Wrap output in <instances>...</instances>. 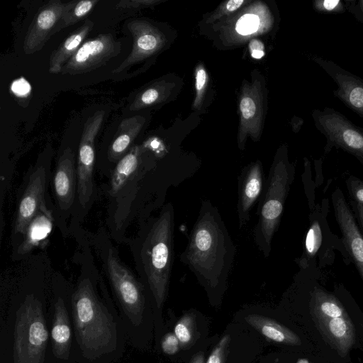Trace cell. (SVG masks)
<instances>
[{
  "label": "cell",
  "mask_w": 363,
  "mask_h": 363,
  "mask_svg": "<svg viewBox=\"0 0 363 363\" xmlns=\"http://www.w3.org/2000/svg\"><path fill=\"white\" fill-rule=\"evenodd\" d=\"M98 2L97 0H74L72 6L64 13L54 28L52 35L60 30L77 23L90 13Z\"/></svg>",
  "instance_id": "28"
},
{
  "label": "cell",
  "mask_w": 363,
  "mask_h": 363,
  "mask_svg": "<svg viewBox=\"0 0 363 363\" xmlns=\"http://www.w3.org/2000/svg\"><path fill=\"white\" fill-rule=\"evenodd\" d=\"M74 0L64 3L52 0L45 4L33 19L23 41V51L27 55L42 50L52 36V33Z\"/></svg>",
  "instance_id": "12"
},
{
  "label": "cell",
  "mask_w": 363,
  "mask_h": 363,
  "mask_svg": "<svg viewBox=\"0 0 363 363\" xmlns=\"http://www.w3.org/2000/svg\"><path fill=\"white\" fill-rule=\"evenodd\" d=\"M174 84L160 80L139 92L130 106V111H138L164 101L173 90Z\"/></svg>",
  "instance_id": "26"
},
{
  "label": "cell",
  "mask_w": 363,
  "mask_h": 363,
  "mask_svg": "<svg viewBox=\"0 0 363 363\" xmlns=\"http://www.w3.org/2000/svg\"><path fill=\"white\" fill-rule=\"evenodd\" d=\"M174 335L182 345L190 343L193 338V319L189 315H185L177 322L174 326Z\"/></svg>",
  "instance_id": "30"
},
{
  "label": "cell",
  "mask_w": 363,
  "mask_h": 363,
  "mask_svg": "<svg viewBox=\"0 0 363 363\" xmlns=\"http://www.w3.org/2000/svg\"><path fill=\"white\" fill-rule=\"evenodd\" d=\"M74 336L86 362H108L119 356L125 329L114 308L99 297L91 281L82 280L71 298Z\"/></svg>",
  "instance_id": "1"
},
{
  "label": "cell",
  "mask_w": 363,
  "mask_h": 363,
  "mask_svg": "<svg viewBox=\"0 0 363 363\" xmlns=\"http://www.w3.org/2000/svg\"><path fill=\"white\" fill-rule=\"evenodd\" d=\"M315 126L326 138L325 154L333 147L340 148L354 156L363 164V128L353 123L333 108L314 109Z\"/></svg>",
  "instance_id": "7"
},
{
  "label": "cell",
  "mask_w": 363,
  "mask_h": 363,
  "mask_svg": "<svg viewBox=\"0 0 363 363\" xmlns=\"http://www.w3.org/2000/svg\"><path fill=\"white\" fill-rule=\"evenodd\" d=\"M13 335L14 363H44L48 331L42 303L33 295L17 310Z\"/></svg>",
  "instance_id": "5"
},
{
  "label": "cell",
  "mask_w": 363,
  "mask_h": 363,
  "mask_svg": "<svg viewBox=\"0 0 363 363\" xmlns=\"http://www.w3.org/2000/svg\"><path fill=\"white\" fill-rule=\"evenodd\" d=\"M264 85L260 78L252 83L245 82L242 86L239 108L240 123L238 145L243 150L246 140L250 136L254 140L260 138L264 115Z\"/></svg>",
  "instance_id": "10"
},
{
  "label": "cell",
  "mask_w": 363,
  "mask_h": 363,
  "mask_svg": "<svg viewBox=\"0 0 363 363\" xmlns=\"http://www.w3.org/2000/svg\"><path fill=\"white\" fill-rule=\"evenodd\" d=\"M258 18L256 15L246 14L240 18L237 23V30L239 33H249L257 30Z\"/></svg>",
  "instance_id": "35"
},
{
  "label": "cell",
  "mask_w": 363,
  "mask_h": 363,
  "mask_svg": "<svg viewBox=\"0 0 363 363\" xmlns=\"http://www.w3.org/2000/svg\"><path fill=\"white\" fill-rule=\"evenodd\" d=\"M311 311L315 320L347 315L340 301L333 294L315 287L311 298Z\"/></svg>",
  "instance_id": "25"
},
{
  "label": "cell",
  "mask_w": 363,
  "mask_h": 363,
  "mask_svg": "<svg viewBox=\"0 0 363 363\" xmlns=\"http://www.w3.org/2000/svg\"><path fill=\"white\" fill-rule=\"evenodd\" d=\"M121 43L111 33L101 34L84 43L62 67L63 75L82 74L96 69L116 57Z\"/></svg>",
  "instance_id": "8"
},
{
  "label": "cell",
  "mask_w": 363,
  "mask_h": 363,
  "mask_svg": "<svg viewBox=\"0 0 363 363\" xmlns=\"http://www.w3.org/2000/svg\"><path fill=\"white\" fill-rule=\"evenodd\" d=\"M141 154V147L135 145L119 160L111 178V195H116L135 173L140 164Z\"/></svg>",
  "instance_id": "24"
},
{
  "label": "cell",
  "mask_w": 363,
  "mask_h": 363,
  "mask_svg": "<svg viewBox=\"0 0 363 363\" xmlns=\"http://www.w3.org/2000/svg\"><path fill=\"white\" fill-rule=\"evenodd\" d=\"M263 169L259 161L245 168L238 179V214L239 228L250 219V212L263 191L264 183Z\"/></svg>",
  "instance_id": "16"
},
{
  "label": "cell",
  "mask_w": 363,
  "mask_h": 363,
  "mask_svg": "<svg viewBox=\"0 0 363 363\" xmlns=\"http://www.w3.org/2000/svg\"><path fill=\"white\" fill-rule=\"evenodd\" d=\"M11 91L17 96H26L30 91L29 83L23 78L15 80L11 86Z\"/></svg>",
  "instance_id": "39"
},
{
  "label": "cell",
  "mask_w": 363,
  "mask_h": 363,
  "mask_svg": "<svg viewBox=\"0 0 363 363\" xmlns=\"http://www.w3.org/2000/svg\"><path fill=\"white\" fill-rule=\"evenodd\" d=\"M246 1L244 0H229L224 2L216 12L210 16L208 20V23L213 22L215 20L229 14L238 9Z\"/></svg>",
  "instance_id": "34"
},
{
  "label": "cell",
  "mask_w": 363,
  "mask_h": 363,
  "mask_svg": "<svg viewBox=\"0 0 363 363\" xmlns=\"http://www.w3.org/2000/svg\"><path fill=\"white\" fill-rule=\"evenodd\" d=\"M46 171L45 167H38L30 174L26 187L17 207L14 224V233L23 234L45 202Z\"/></svg>",
  "instance_id": "15"
},
{
  "label": "cell",
  "mask_w": 363,
  "mask_h": 363,
  "mask_svg": "<svg viewBox=\"0 0 363 363\" xmlns=\"http://www.w3.org/2000/svg\"><path fill=\"white\" fill-rule=\"evenodd\" d=\"M99 110L88 118L83 128L78 152L77 196L79 204L84 207L93 194V170L94 164V141L104 117Z\"/></svg>",
  "instance_id": "9"
},
{
  "label": "cell",
  "mask_w": 363,
  "mask_h": 363,
  "mask_svg": "<svg viewBox=\"0 0 363 363\" xmlns=\"http://www.w3.org/2000/svg\"><path fill=\"white\" fill-rule=\"evenodd\" d=\"M53 186L60 207L65 211L69 209L73 204L77 187L74 154L69 147L63 151L58 160Z\"/></svg>",
  "instance_id": "17"
},
{
  "label": "cell",
  "mask_w": 363,
  "mask_h": 363,
  "mask_svg": "<svg viewBox=\"0 0 363 363\" xmlns=\"http://www.w3.org/2000/svg\"><path fill=\"white\" fill-rule=\"evenodd\" d=\"M312 8L320 14H340L347 11L345 1L342 0H314Z\"/></svg>",
  "instance_id": "29"
},
{
  "label": "cell",
  "mask_w": 363,
  "mask_h": 363,
  "mask_svg": "<svg viewBox=\"0 0 363 363\" xmlns=\"http://www.w3.org/2000/svg\"><path fill=\"white\" fill-rule=\"evenodd\" d=\"M133 37V48L113 74H119L128 67L138 64L158 52L164 45V35L151 23L143 20H133L128 24Z\"/></svg>",
  "instance_id": "14"
},
{
  "label": "cell",
  "mask_w": 363,
  "mask_h": 363,
  "mask_svg": "<svg viewBox=\"0 0 363 363\" xmlns=\"http://www.w3.org/2000/svg\"><path fill=\"white\" fill-rule=\"evenodd\" d=\"M245 319L249 325L268 340L287 345L301 344V340L296 334L269 318L251 314L247 315Z\"/></svg>",
  "instance_id": "22"
},
{
  "label": "cell",
  "mask_w": 363,
  "mask_h": 363,
  "mask_svg": "<svg viewBox=\"0 0 363 363\" xmlns=\"http://www.w3.org/2000/svg\"><path fill=\"white\" fill-rule=\"evenodd\" d=\"M314 322L323 338L340 354L345 355L355 339L354 328L348 314Z\"/></svg>",
  "instance_id": "18"
},
{
  "label": "cell",
  "mask_w": 363,
  "mask_h": 363,
  "mask_svg": "<svg viewBox=\"0 0 363 363\" xmlns=\"http://www.w3.org/2000/svg\"><path fill=\"white\" fill-rule=\"evenodd\" d=\"M331 199L342 242L363 281V235L342 191L337 187Z\"/></svg>",
  "instance_id": "13"
},
{
  "label": "cell",
  "mask_w": 363,
  "mask_h": 363,
  "mask_svg": "<svg viewBox=\"0 0 363 363\" xmlns=\"http://www.w3.org/2000/svg\"><path fill=\"white\" fill-rule=\"evenodd\" d=\"M347 11L363 24V0H344Z\"/></svg>",
  "instance_id": "38"
},
{
  "label": "cell",
  "mask_w": 363,
  "mask_h": 363,
  "mask_svg": "<svg viewBox=\"0 0 363 363\" xmlns=\"http://www.w3.org/2000/svg\"><path fill=\"white\" fill-rule=\"evenodd\" d=\"M337 84L334 96L347 108L363 118V79L343 69L335 62L320 56H311Z\"/></svg>",
  "instance_id": "11"
},
{
  "label": "cell",
  "mask_w": 363,
  "mask_h": 363,
  "mask_svg": "<svg viewBox=\"0 0 363 363\" xmlns=\"http://www.w3.org/2000/svg\"><path fill=\"white\" fill-rule=\"evenodd\" d=\"M235 251L217 208L202 201L182 261L206 286L215 289L226 281Z\"/></svg>",
  "instance_id": "2"
},
{
  "label": "cell",
  "mask_w": 363,
  "mask_h": 363,
  "mask_svg": "<svg viewBox=\"0 0 363 363\" xmlns=\"http://www.w3.org/2000/svg\"><path fill=\"white\" fill-rule=\"evenodd\" d=\"M196 97L194 101L193 108L199 109L201 108L203 99L204 93L206 91L208 82V74L203 66L200 64L196 69Z\"/></svg>",
  "instance_id": "31"
},
{
  "label": "cell",
  "mask_w": 363,
  "mask_h": 363,
  "mask_svg": "<svg viewBox=\"0 0 363 363\" xmlns=\"http://www.w3.org/2000/svg\"><path fill=\"white\" fill-rule=\"evenodd\" d=\"M94 23L86 19L52 52L49 60V72L60 74L62 67L76 53L85 37L92 30Z\"/></svg>",
  "instance_id": "21"
},
{
  "label": "cell",
  "mask_w": 363,
  "mask_h": 363,
  "mask_svg": "<svg viewBox=\"0 0 363 363\" xmlns=\"http://www.w3.org/2000/svg\"><path fill=\"white\" fill-rule=\"evenodd\" d=\"M145 122V118L141 116H134L121 121L109 150V157L112 160L121 159L125 155Z\"/></svg>",
  "instance_id": "23"
},
{
  "label": "cell",
  "mask_w": 363,
  "mask_h": 363,
  "mask_svg": "<svg viewBox=\"0 0 363 363\" xmlns=\"http://www.w3.org/2000/svg\"><path fill=\"white\" fill-rule=\"evenodd\" d=\"M352 205L357 219L363 230V203H354L352 201Z\"/></svg>",
  "instance_id": "41"
},
{
  "label": "cell",
  "mask_w": 363,
  "mask_h": 363,
  "mask_svg": "<svg viewBox=\"0 0 363 363\" xmlns=\"http://www.w3.org/2000/svg\"><path fill=\"white\" fill-rule=\"evenodd\" d=\"M191 363H204L203 354H199L192 361Z\"/></svg>",
  "instance_id": "42"
},
{
  "label": "cell",
  "mask_w": 363,
  "mask_h": 363,
  "mask_svg": "<svg viewBox=\"0 0 363 363\" xmlns=\"http://www.w3.org/2000/svg\"><path fill=\"white\" fill-rule=\"evenodd\" d=\"M296 363H310L306 359H299Z\"/></svg>",
  "instance_id": "43"
},
{
  "label": "cell",
  "mask_w": 363,
  "mask_h": 363,
  "mask_svg": "<svg viewBox=\"0 0 363 363\" xmlns=\"http://www.w3.org/2000/svg\"><path fill=\"white\" fill-rule=\"evenodd\" d=\"M108 277L122 313L125 329L133 330L143 323L145 308L143 285L109 248L105 259Z\"/></svg>",
  "instance_id": "6"
},
{
  "label": "cell",
  "mask_w": 363,
  "mask_h": 363,
  "mask_svg": "<svg viewBox=\"0 0 363 363\" xmlns=\"http://www.w3.org/2000/svg\"><path fill=\"white\" fill-rule=\"evenodd\" d=\"M294 168L288 160L286 150L277 152L264 186L259 208V219L254 229V238L258 248L267 258L271 252V243L282 216Z\"/></svg>",
  "instance_id": "4"
},
{
  "label": "cell",
  "mask_w": 363,
  "mask_h": 363,
  "mask_svg": "<svg viewBox=\"0 0 363 363\" xmlns=\"http://www.w3.org/2000/svg\"><path fill=\"white\" fill-rule=\"evenodd\" d=\"M249 49L251 56L255 59H261L264 55V44L259 40H252L249 44Z\"/></svg>",
  "instance_id": "40"
},
{
  "label": "cell",
  "mask_w": 363,
  "mask_h": 363,
  "mask_svg": "<svg viewBox=\"0 0 363 363\" xmlns=\"http://www.w3.org/2000/svg\"><path fill=\"white\" fill-rule=\"evenodd\" d=\"M230 340V338L228 335H224L211 353L206 363H224L225 355Z\"/></svg>",
  "instance_id": "33"
},
{
  "label": "cell",
  "mask_w": 363,
  "mask_h": 363,
  "mask_svg": "<svg viewBox=\"0 0 363 363\" xmlns=\"http://www.w3.org/2000/svg\"><path fill=\"white\" fill-rule=\"evenodd\" d=\"M346 186L350 198L354 203H363V181L354 176L346 179Z\"/></svg>",
  "instance_id": "32"
},
{
  "label": "cell",
  "mask_w": 363,
  "mask_h": 363,
  "mask_svg": "<svg viewBox=\"0 0 363 363\" xmlns=\"http://www.w3.org/2000/svg\"><path fill=\"white\" fill-rule=\"evenodd\" d=\"M52 228V212L44 203L28 224L17 252L23 255L39 246L48 238Z\"/></svg>",
  "instance_id": "20"
},
{
  "label": "cell",
  "mask_w": 363,
  "mask_h": 363,
  "mask_svg": "<svg viewBox=\"0 0 363 363\" xmlns=\"http://www.w3.org/2000/svg\"><path fill=\"white\" fill-rule=\"evenodd\" d=\"M50 334L55 356L63 359H67L71 348L72 332L68 311L61 297H58L55 303Z\"/></svg>",
  "instance_id": "19"
},
{
  "label": "cell",
  "mask_w": 363,
  "mask_h": 363,
  "mask_svg": "<svg viewBox=\"0 0 363 363\" xmlns=\"http://www.w3.org/2000/svg\"><path fill=\"white\" fill-rule=\"evenodd\" d=\"M160 0H123L116 6L123 9L138 10L160 4Z\"/></svg>",
  "instance_id": "36"
},
{
  "label": "cell",
  "mask_w": 363,
  "mask_h": 363,
  "mask_svg": "<svg viewBox=\"0 0 363 363\" xmlns=\"http://www.w3.org/2000/svg\"><path fill=\"white\" fill-rule=\"evenodd\" d=\"M174 221L169 203L148 225L140 250V270L158 308L167 295L173 263Z\"/></svg>",
  "instance_id": "3"
},
{
  "label": "cell",
  "mask_w": 363,
  "mask_h": 363,
  "mask_svg": "<svg viewBox=\"0 0 363 363\" xmlns=\"http://www.w3.org/2000/svg\"><path fill=\"white\" fill-rule=\"evenodd\" d=\"M323 225L319 218L313 219L307 231L303 253L300 258L299 265L302 268L308 267L321 247L323 238Z\"/></svg>",
  "instance_id": "27"
},
{
  "label": "cell",
  "mask_w": 363,
  "mask_h": 363,
  "mask_svg": "<svg viewBox=\"0 0 363 363\" xmlns=\"http://www.w3.org/2000/svg\"><path fill=\"white\" fill-rule=\"evenodd\" d=\"M161 347L162 351L167 354H175L179 347V341L174 333L166 334L162 340Z\"/></svg>",
  "instance_id": "37"
}]
</instances>
